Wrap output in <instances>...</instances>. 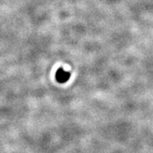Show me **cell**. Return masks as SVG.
<instances>
[{
  "mask_svg": "<svg viewBox=\"0 0 153 153\" xmlns=\"http://www.w3.org/2000/svg\"><path fill=\"white\" fill-rule=\"evenodd\" d=\"M70 77V73L63 69H59L56 72V80L59 82H66Z\"/></svg>",
  "mask_w": 153,
  "mask_h": 153,
  "instance_id": "6da1fadb",
  "label": "cell"
}]
</instances>
